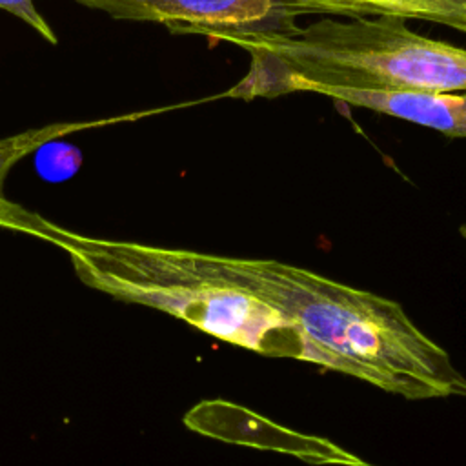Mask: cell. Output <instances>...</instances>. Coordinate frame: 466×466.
Here are the masks:
<instances>
[{
  "instance_id": "cell-5",
  "label": "cell",
  "mask_w": 466,
  "mask_h": 466,
  "mask_svg": "<svg viewBox=\"0 0 466 466\" xmlns=\"http://www.w3.org/2000/svg\"><path fill=\"white\" fill-rule=\"evenodd\" d=\"M359 16L388 15L424 20L466 33V0H339Z\"/></svg>"
},
{
  "instance_id": "cell-1",
  "label": "cell",
  "mask_w": 466,
  "mask_h": 466,
  "mask_svg": "<svg viewBox=\"0 0 466 466\" xmlns=\"http://www.w3.org/2000/svg\"><path fill=\"white\" fill-rule=\"evenodd\" d=\"M56 228L49 244L66 251L86 286L155 308L255 353L315 364L313 348L300 328L235 284L217 264V255L95 238Z\"/></svg>"
},
{
  "instance_id": "cell-4",
  "label": "cell",
  "mask_w": 466,
  "mask_h": 466,
  "mask_svg": "<svg viewBox=\"0 0 466 466\" xmlns=\"http://www.w3.org/2000/svg\"><path fill=\"white\" fill-rule=\"evenodd\" d=\"M160 109L153 111H138L131 115H118L109 118H98V120H84V122H55L35 129H25L22 133L0 138V228L9 231H18L25 235H33L44 242H49L51 233L56 229V224L49 222L47 218L18 206L16 202L9 200L4 193V184L9 175V171L29 153L36 151L44 144L62 138L66 135L86 131L91 127L109 126V124H120L127 120H137L153 113H158Z\"/></svg>"
},
{
  "instance_id": "cell-2",
  "label": "cell",
  "mask_w": 466,
  "mask_h": 466,
  "mask_svg": "<svg viewBox=\"0 0 466 466\" xmlns=\"http://www.w3.org/2000/svg\"><path fill=\"white\" fill-rule=\"evenodd\" d=\"M115 18L164 24L171 33L231 40L253 35L295 36L302 15L359 16L339 0H76Z\"/></svg>"
},
{
  "instance_id": "cell-3",
  "label": "cell",
  "mask_w": 466,
  "mask_h": 466,
  "mask_svg": "<svg viewBox=\"0 0 466 466\" xmlns=\"http://www.w3.org/2000/svg\"><path fill=\"white\" fill-rule=\"evenodd\" d=\"M309 91L348 106L366 107L388 116L415 122L451 138H466V95L435 93L420 89H375L324 86L304 80L289 82L286 93Z\"/></svg>"
},
{
  "instance_id": "cell-6",
  "label": "cell",
  "mask_w": 466,
  "mask_h": 466,
  "mask_svg": "<svg viewBox=\"0 0 466 466\" xmlns=\"http://www.w3.org/2000/svg\"><path fill=\"white\" fill-rule=\"evenodd\" d=\"M0 9L15 15L22 22H25L33 31H36L49 44H56V35L53 33L51 25L44 18V15H40V11L36 9L33 0H0Z\"/></svg>"
}]
</instances>
